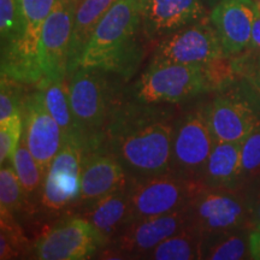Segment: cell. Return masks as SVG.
<instances>
[{"label": "cell", "instance_id": "cell-25", "mask_svg": "<svg viewBox=\"0 0 260 260\" xmlns=\"http://www.w3.org/2000/svg\"><path fill=\"white\" fill-rule=\"evenodd\" d=\"M10 160L25 194L30 195L35 193L42 186L45 174L24 141L19 142L17 149Z\"/></svg>", "mask_w": 260, "mask_h": 260}, {"label": "cell", "instance_id": "cell-32", "mask_svg": "<svg viewBox=\"0 0 260 260\" xmlns=\"http://www.w3.org/2000/svg\"><path fill=\"white\" fill-rule=\"evenodd\" d=\"M236 69L240 75H242L245 79L248 81L254 89V92L258 94L260 99V56L256 54L255 58L248 59L247 57L239 58L235 60Z\"/></svg>", "mask_w": 260, "mask_h": 260}, {"label": "cell", "instance_id": "cell-26", "mask_svg": "<svg viewBox=\"0 0 260 260\" xmlns=\"http://www.w3.org/2000/svg\"><path fill=\"white\" fill-rule=\"evenodd\" d=\"M28 248V241L16 223L15 214L0 211V259L18 258Z\"/></svg>", "mask_w": 260, "mask_h": 260}, {"label": "cell", "instance_id": "cell-21", "mask_svg": "<svg viewBox=\"0 0 260 260\" xmlns=\"http://www.w3.org/2000/svg\"><path fill=\"white\" fill-rule=\"evenodd\" d=\"M39 90L44 96L48 111L60 126L64 141H73L82 148L80 133L70 105L69 83L65 82V80L42 79L39 82Z\"/></svg>", "mask_w": 260, "mask_h": 260}, {"label": "cell", "instance_id": "cell-15", "mask_svg": "<svg viewBox=\"0 0 260 260\" xmlns=\"http://www.w3.org/2000/svg\"><path fill=\"white\" fill-rule=\"evenodd\" d=\"M142 31L148 39L165 38L204 18L203 0H139Z\"/></svg>", "mask_w": 260, "mask_h": 260}, {"label": "cell", "instance_id": "cell-4", "mask_svg": "<svg viewBox=\"0 0 260 260\" xmlns=\"http://www.w3.org/2000/svg\"><path fill=\"white\" fill-rule=\"evenodd\" d=\"M57 0H19L18 37L2 48V76L14 82L32 83L44 79L39 63V41L42 27Z\"/></svg>", "mask_w": 260, "mask_h": 260}, {"label": "cell", "instance_id": "cell-19", "mask_svg": "<svg viewBox=\"0 0 260 260\" xmlns=\"http://www.w3.org/2000/svg\"><path fill=\"white\" fill-rule=\"evenodd\" d=\"M100 233L106 243L116 236L129 219V186L89 203L83 214Z\"/></svg>", "mask_w": 260, "mask_h": 260}, {"label": "cell", "instance_id": "cell-20", "mask_svg": "<svg viewBox=\"0 0 260 260\" xmlns=\"http://www.w3.org/2000/svg\"><path fill=\"white\" fill-rule=\"evenodd\" d=\"M115 2L116 0H80L79 2L74 16L68 74L71 75L75 70L79 69L81 57L96 25Z\"/></svg>", "mask_w": 260, "mask_h": 260}, {"label": "cell", "instance_id": "cell-7", "mask_svg": "<svg viewBox=\"0 0 260 260\" xmlns=\"http://www.w3.org/2000/svg\"><path fill=\"white\" fill-rule=\"evenodd\" d=\"M189 226L201 235L241 229L249 219L248 204L228 188L207 187L203 183L187 205Z\"/></svg>", "mask_w": 260, "mask_h": 260}, {"label": "cell", "instance_id": "cell-22", "mask_svg": "<svg viewBox=\"0 0 260 260\" xmlns=\"http://www.w3.org/2000/svg\"><path fill=\"white\" fill-rule=\"evenodd\" d=\"M81 174L64 169L50 168L41 186V203L45 209L57 211L79 199Z\"/></svg>", "mask_w": 260, "mask_h": 260}, {"label": "cell", "instance_id": "cell-23", "mask_svg": "<svg viewBox=\"0 0 260 260\" xmlns=\"http://www.w3.org/2000/svg\"><path fill=\"white\" fill-rule=\"evenodd\" d=\"M154 260H193L203 259V235L188 225L159 243L145 254Z\"/></svg>", "mask_w": 260, "mask_h": 260}, {"label": "cell", "instance_id": "cell-30", "mask_svg": "<svg viewBox=\"0 0 260 260\" xmlns=\"http://www.w3.org/2000/svg\"><path fill=\"white\" fill-rule=\"evenodd\" d=\"M242 176H251L260 171V119L241 142Z\"/></svg>", "mask_w": 260, "mask_h": 260}, {"label": "cell", "instance_id": "cell-24", "mask_svg": "<svg viewBox=\"0 0 260 260\" xmlns=\"http://www.w3.org/2000/svg\"><path fill=\"white\" fill-rule=\"evenodd\" d=\"M248 236L242 230L213 234L203 237V259L240 260L249 253Z\"/></svg>", "mask_w": 260, "mask_h": 260}, {"label": "cell", "instance_id": "cell-12", "mask_svg": "<svg viewBox=\"0 0 260 260\" xmlns=\"http://www.w3.org/2000/svg\"><path fill=\"white\" fill-rule=\"evenodd\" d=\"M189 225L187 206L175 212L135 220L129 223L115 236L106 254L145 255L182 229Z\"/></svg>", "mask_w": 260, "mask_h": 260}, {"label": "cell", "instance_id": "cell-2", "mask_svg": "<svg viewBox=\"0 0 260 260\" xmlns=\"http://www.w3.org/2000/svg\"><path fill=\"white\" fill-rule=\"evenodd\" d=\"M139 0H116L100 19L84 48L79 68H94L129 77L144 56L139 41Z\"/></svg>", "mask_w": 260, "mask_h": 260}, {"label": "cell", "instance_id": "cell-8", "mask_svg": "<svg viewBox=\"0 0 260 260\" xmlns=\"http://www.w3.org/2000/svg\"><path fill=\"white\" fill-rule=\"evenodd\" d=\"M224 56L218 34L211 21L200 19L162 38L151 64L204 65Z\"/></svg>", "mask_w": 260, "mask_h": 260}, {"label": "cell", "instance_id": "cell-18", "mask_svg": "<svg viewBox=\"0 0 260 260\" xmlns=\"http://www.w3.org/2000/svg\"><path fill=\"white\" fill-rule=\"evenodd\" d=\"M242 178L241 144L216 141L200 181L207 187L233 189Z\"/></svg>", "mask_w": 260, "mask_h": 260}, {"label": "cell", "instance_id": "cell-17", "mask_svg": "<svg viewBox=\"0 0 260 260\" xmlns=\"http://www.w3.org/2000/svg\"><path fill=\"white\" fill-rule=\"evenodd\" d=\"M129 183L128 172L113 155L100 151L84 154L81 170L80 201L92 203L128 187Z\"/></svg>", "mask_w": 260, "mask_h": 260}, {"label": "cell", "instance_id": "cell-33", "mask_svg": "<svg viewBox=\"0 0 260 260\" xmlns=\"http://www.w3.org/2000/svg\"><path fill=\"white\" fill-rule=\"evenodd\" d=\"M247 204H248L249 219L253 225H260V190L256 191Z\"/></svg>", "mask_w": 260, "mask_h": 260}, {"label": "cell", "instance_id": "cell-3", "mask_svg": "<svg viewBox=\"0 0 260 260\" xmlns=\"http://www.w3.org/2000/svg\"><path fill=\"white\" fill-rule=\"evenodd\" d=\"M106 74L94 68H79L71 74L69 81L70 105L84 154L99 147L104 130L115 110L112 88Z\"/></svg>", "mask_w": 260, "mask_h": 260}, {"label": "cell", "instance_id": "cell-36", "mask_svg": "<svg viewBox=\"0 0 260 260\" xmlns=\"http://www.w3.org/2000/svg\"><path fill=\"white\" fill-rule=\"evenodd\" d=\"M254 2H255V4L258 5V8L260 9V0H254Z\"/></svg>", "mask_w": 260, "mask_h": 260}, {"label": "cell", "instance_id": "cell-14", "mask_svg": "<svg viewBox=\"0 0 260 260\" xmlns=\"http://www.w3.org/2000/svg\"><path fill=\"white\" fill-rule=\"evenodd\" d=\"M258 5L254 0H220L210 15L225 56L248 48Z\"/></svg>", "mask_w": 260, "mask_h": 260}, {"label": "cell", "instance_id": "cell-35", "mask_svg": "<svg viewBox=\"0 0 260 260\" xmlns=\"http://www.w3.org/2000/svg\"><path fill=\"white\" fill-rule=\"evenodd\" d=\"M248 48H251L252 51H254L256 54L260 56V9L258 10V14L255 16L254 23H253L251 41H249Z\"/></svg>", "mask_w": 260, "mask_h": 260}, {"label": "cell", "instance_id": "cell-28", "mask_svg": "<svg viewBox=\"0 0 260 260\" xmlns=\"http://www.w3.org/2000/svg\"><path fill=\"white\" fill-rule=\"evenodd\" d=\"M23 115L18 113L0 122V162L10 160L21 142L23 132Z\"/></svg>", "mask_w": 260, "mask_h": 260}, {"label": "cell", "instance_id": "cell-5", "mask_svg": "<svg viewBox=\"0 0 260 260\" xmlns=\"http://www.w3.org/2000/svg\"><path fill=\"white\" fill-rule=\"evenodd\" d=\"M204 65L149 64L133 87L139 104L180 103L209 92Z\"/></svg>", "mask_w": 260, "mask_h": 260}, {"label": "cell", "instance_id": "cell-10", "mask_svg": "<svg viewBox=\"0 0 260 260\" xmlns=\"http://www.w3.org/2000/svg\"><path fill=\"white\" fill-rule=\"evenodd\" d=\"M216 144L206 112L188 113L175 126L172 141L171 172L199 180Z\"/></svg>", "mask_w": 260, "mask_h": 260}, {"label": "cell", "instance_id": "cell-31", "mask_svg": "<svg viewBox=\"0 0 260 260\" xmlns=\"http://www.w3.org/2000/svg\"><path fill=\"white\" fill-rule=\"evenodd\" d=\"M12 80L2 76V93H0V122L10 117L22 113L23 102H19L15 87L11 86Z\"/></svg>", "mask_w": 260, "mask_h": 260}, {"label": "cell", "instance_id": "cell-11", "mask_svg": "<svg viewBox=\"0 0 260 260\" xmlns=\"http://www.w3.org/2000/svg\"><path fill=\"white\" fill-rule=\"evenodd\" d=\"M80 0H57L42 27L39 63L44 79L64 80L69 70L74 16Z\"/></svg>", "mask_w": 260, "mask_h": 260}, {"label": "cell", "instance_id": "cell-16", "mask_svg": "<svg viewBox=\"0 0 260 260\" xmlns=\"http://www.w3.org/2000/svg\"><path fill=\"white\" fill-rule=\"evenodd\" d=\"M206 115L216 141L235 144H241L260 119L252 104L236 93L214 98Z\"/></svg>", "mask_w": 260, "mask_h": 260}, {"label": "cell", "instance_id": "cell-6", "mask_svg": "<svg viewBox=\"0 0 260 260\" xmlns=\"http://www.w3.org/2000/svg\"><path fill=\"white\" fill-rule=\"evenodd\" d=\"M203 184L174 172L139 178L129 183V219L135 220L162 216L183 209Z\"/></svg>", "mask_w": 260, "mask_h": 260}, {"label": "cell", "instance_id": "cell-1", "mask_svg": "<svg viewBox=\"0 0 260 260\" xmlns=\"http://www.w3.org/2000/svg\"><path fill=\"white\" fill-rule=\"evenodd\" d=\"M142 105L115 107L96 148L118 159L134 180L171 171L175 126Z\"/></svg>", "mask_w": 260, "mask_h": 260}, {"label": "cell", "instance_id": "cell-27", "mask_svg": "<svg viewBox=\"0 0 260 260\" xmlns=\"http://www.w3.org/2000/svg\"><path fill=\"white\" fill-rule=\"evenodd\" d=\"M25 191L15 169L2 167L0 170V211L15 214L27 207Z\"/></svg>", "mask_w": 260, "mask_h": 260}, {"label": "cell", "instance_id": "cell-34", "mask_svg": "<svg viewBox=\"0 0 260 260\" xmlns=\"http://www.w3.org/2000/svg\"><path fill=\"white\" fill-rule=\"evenodd\" d=\"M249 254L253 259L260 260V225L254 226V229L249 233Z\"/></svg>", "mask_w": 260, "mask_h": 260}, {"label": "cell", "instance_id": "cell-9", "mask_svg": "<svg viewBox=\"0 0 260 260\" xmlns=\"http://www.w3.org/2000/svg\"><path fill=\"white\" fill-rule=\"evenodd\" d=\"M105 245V239L89 220L70 218L42 233L32 246V256L40 260H84Z\"/></svg>", "mask_w": 260, "mask_h": 260}, {"label": "cell", "instance_id": "cell-13", "mask_svg": "<svg viewBox=\"0 0 260 260\" xmlns=\"http://www.w3.org/2000/svg\"><path fill=\"white\" fill-rule=\"evenodd\" d=\"M23 141L46 175L61 146L64 136L60 126L48 111L40 90L23 100Z\"/></svg>", "mask_w": 260, "mask_h": 260}, {"label": "cell", "instance_id": "cell-29", "mask_svg": "<svg viewBox=\"0 0 260 260\" xmlns=\"http://www.w3.org/2000/svg\"><path fill=\"white\" fill-rule=\"evenodd\" d=\"M21 27L19 0H0V37L2 48L9 46L18 37Z\"/></svg>", "mask_w": 260, "mask_h": 260}]
</instances>
